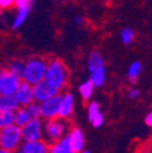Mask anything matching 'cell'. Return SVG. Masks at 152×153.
<instances>
[{"mask_svg":"<svg viewBox=\"0 0 152 153\" xmlns=\"http://www.w3.org/2000/svg\"><path fill=\"white\" fill-rule=\"evenodd\" d=\"M44 80L52 86L57 88L60 91L63 90L68 83V71L66 68V65L59 59L48 60Z\"/></svg>","mask_w":152,"mask_h":153,"instance_id":"cell-1","label":"cell"},{"mask_svg":"<svg viewBox=\"0 0 152 153\" xmlns=\"http://www.w3.org/2000/svg\"><path fill=\"white\" fill-rule=\"evenodd\" d=\"M46 66H48V59H44V57L40 56L32 57L27 62H25L22 80L31 85H35L37 83L44 80Z\"/></svg>","mask_w":152,"mask_h":153,"instance_id":"cell-2","label":"cell"},{"mask_svg":"<svg viewBox=\"0 0 152 153\" xmlns=\"http://www.w3.org/2000/svg\"><path fill=\"white\" fill-rule=\"evenodd\" d=\"M88 69L90 74V80L95 88H101L106 82V67L104 57L100 52L92 51L88 59Z\"/></svg>","mask_w":152,"mask_h":153,"instance_id":"cell-3","label":"cell"},{"mask_svg":"<svg viewBox=\"0 0 152 153\" xmlns=\"http://www.w3.org/2000/svg\"><path fill=\"white\" fill-rule=\"evenodd\" d=\"M23 142L21 128L16 124L5 126L0 129V147L9 149L11 152H16L20 149Z\"/></svg>","mask_w":152,"mask_h":153,"instance_id":"cell-4","label":"cell"},{"mask_svg":"<svg viewBox=\"0 0 152 153\" xmlns=\"http://www.w3.org/2000/svg\"><path fill=\"white\" fill-rule=\"evenodd\" d=\"M68 130V123L66 119H62L60 117L49 119L44 126V135L46 137V142L55 143L59 142L63 136H66Z\"/></svg>","mask_w":152,"mask_h":153,"instance_id":"cell-5","label":"cell"},{"mask_svg":"<svg viewBox=\"0 0 152 153\" xmlns=\"http://www.w3.org/2000/svg\"><path fill=\"white\" fill-rule=\"evenodd\" d=\"M21 79L11 74L7 68L0 67V95H13Z\"/></svg>","mask_w":152,"mask_h":153,"instance_id":"cell-6","label":"cell"},{"mask_svg":"<svg viewBox=\"0 0 152 153\" xmlns=\"http://www.w3.org/2000/svg\"><path fill=\"white\" fill-rule=\"evenodd\" d=\"M23 141H37L43 139V123L40 118H32L21 128Z\"/></svg>","mask_w":152,"mask_h":153,"instance_id":"cell-7","label":"cell"},{"mask_svg":"<svg viewBox=\"0 0 152 153\" xmlns=\"http://www.w3.org/2000/svg\"><path fill=\"white\" fill-rule=\"evenodd\" d=\"M40 103V113H42V118L49 120L59 117L60 113V103H61V94H57L55 96L39 102Z\"/></svg>","mask_w":152,"mask_h":153,"instance_id":"cell-8","label":"cell"},{"mask_svg":"<svg viewBox=\"0 0 152 153\" xmlns=\"http://www.w3.org/2000/svg\"><path fill=\"white\" fill-rule=\"evenodd\" d=\"M33 86V96H34V101L37 102H43L55 95L60 94V90L57 88L52 86L51 84H49L45 80H42L39 83H37Z\"/></svg>","mask_w":152,"mask_h":153,"instance_id":"cell-9","label":"cell"},{"mask_svg":"<svg viewBox=\"0 0 152 153\" xmlns=\"http://www.w3.org/2000/svg\"><path fill=\"white\" fill-rule=\"evenodd\" d=\"M15 99L17 100L18 105L27 107L29 103H32L34 101V96H33V86L26 82H23L21 79L20 84H18L15 94H13Z\"/></svg>","mask_w":152,"mask_h":153,"instance_id":"cell-10","label":"cell"},{"mask_svg":"<svg viewBox=\"0 0 152 153\" xmlns=\"http://www.w3.org/2000/svg\"><path fill=\"white\" fill-rule=\"evenodd\" d=\"M50 143L45 140H37V141H23L20 151L22 153H49Z\"/></svg>","mask_w":152,"mask_h":153,"instance_id":"cell-11","label":"cell"},{"mask_svg":"<svg viewBox=\"0 0 152 153\" xmlns=\"http://www.w3.org/2000/svg\"><path fill=\"white\" fill-rule=\"evenodd\" d=\"M74 111V97L71 92H65L61 95V103H60V113L59 117L68 120Z\"/></svg>","mask_w":152,"mask_h":153,"instance_id":"cell-12","label":"cell"},{"mask_svg":"<svg viewBox=\"0 0 152 153\" xmlns=\"http://www.w3.org/2000/svg\"><path fill=\"white\" fill-rule=\"evenodd\" d=\"M68 139L71 142V146L75 153H80L84 149L85 145V139H84V134L79 128H72L68 131Z\"/></svg>","mask_w":152,"mask_h":153,"instance_id":"cell-13","label":"cell"},{"mask_svg":"<svg viewBox=\"0 0 152 153\" xmlns=\"http://www.w3.org/2000/svg\"><path fill=\"white\" fill-rule=\"evenodd\" d=\"M20 105L13 95H0V111L15 112Z\"/></svg>","mask_w":152,"mask_h":153,"instance_id":"cell-14","label":"cell"},{"mask_svg":"<svg viewBox=\"0 0 152 153\" xmlns=\"http://www.w3.org/2000/svg\"><path fill=\"white\" fill-rule=\"evenodd\" d=\"M32 119V116L29 111L27 109V107H23V106H20L16 111H15V124L17 126L22 128L23 125H26L29 120Z\"/></svg>","mask_w":152,"mask_h":153,"instance_id":"cell-15","label":"cell"},{"mask_svg":"<svg viewBox=\"0 0 152 153\" xmlns=\"http://www.w3.org/2000/svg\"><path fill=\"white\" fill-rule=\"evenodd\" d=\"M29 11H31V7H17V13H16V17L13 18V22H12V28L13 29H17L20 28L27 20V17L29 15Z\"/></svg>","mask_w":152,"mask_h":153,"instance_id":"cell-16","label":"cell"},{"mask_svg":"<svg viewBox=\"0 0 152 153\" xmlns=\"http://www.w3.org/2000/svg\"><path fill=\"white\" fill-rule=\"evenodd\" d=\"M94 89H95V85L90 79L85 80L84 83H82L79 85V94H80V96H82V99L84 101H89L91 99Z\"/></svg>","mask_w":152,"mask_h":153,"instance_id":"cell-17","label":"cell"},{"mask_svg":"<svg viewBox=\"0 0 152 153\" xmlns=\"http://www.w3.org/2000/svg\"><path fill=\"white\" fill-rule=\"evenodd\" d=\"M142 72V63L139 61H134L128 68V78L131 83H136L139 75Z\"/></svg>","mask_w":152,"mask_h":153,"instance_id":"cell-18","label":"cell"},{"mask_svg":"<svg viewBox=\"0 0 152 153\" xmlns=\"http://www.w3.org/2000/svg\"><path fill=\"white\" fill-rule=\"evenodd\" d=\"M23 69H25V62L21 61V60H13L9 63V67H7V71L18 76L20 79H22V74H23Z\"/></svg>","mask_w":152,"mask_h":153,"instance_id":"cell-19","label":"cell"},{"mask_svg":"<svg viewBox=\"0 0 152 153\" xmlns=\"http://www.w3.org/2000/svg\"><path fill=\"white\" fill-rule=\"evenodd\" d=\"M15 124V112L0 111V129Z\"/></svg>","mask_w":152,"mask_h":153,"instance_id":"cell-20","label":"cell"},{"mask_svg":"<svg viewBox=\"0 0 152 153\" xmlns=\"http://www.w3.org/2000/svg\"><path fill=\"white\" fill-rule=\"evenodd\" d=\"M134 36H135V33L134 30H133L131 28L127 27V28H123L121 30V40L124 45H129L133 43V40H134Z\"/></svg>","mask_w":152,"mask_h":153,"instance_id":"cell-21","label":"cell"},{"mask_svg":"<svg viewBox=\"0 0 152 153\" xmlns=\"http://www.w3.org/2000/svg\"><path fill=\"white\" fill-rule=\"evenodd\" d=\"M57 145H59V148H60V151H61L62 153H75V152L73 151L72 146H71V142H69V139H68L67 135L63 136V137L57 142Z\"/></svg>","mask_w":152,"mask_h":153,"instance_id":"cell-22","label":"cell"},{"mask_svg":"<svg viewBox=\"0 0 152 153\" xmlns=\"http://www.w3.org/2000/svg\"><path fill=\"white\" fill-rule=\"evenodd\" d=\"M100 113H101V111L99 108V105L96 102H90V105L88 106V118H89V120L92 122Z\"/></svg>","mask_w":152,"mask_h":153,"instance_id":"cell-23","label":"cell"},{"mask_svg":"<svg viewBox=\"0 0 152 153\" xmlns=\"http://www.w3.org/2000/svg\"><path fill=\"white\" fill-rule=\"evenodd\" d=\"M27 109L29 111L32 118H42V113H40V103L33 101L27 106Z\"/></svg>","mask_w":152,"mask_h":153,"instance_id":"cell-24","label":"cell"},{"mask_svg":"<svg viewBox=\"0 0 152 153\" xmlns=\"http://www.w3.org/2000/svg\"><path fill=\"white\" fill-rule=\"evenodd\" d=\"M34 0H15L16 7H32Z\"/></svg>","mask_w":152,"mask_h":153,"instance_id":"cell-25","label":"cell"},{"mask_svg":"<svg viewBox=\"0 0 152 153\" xmlns=\"http://www.w3.org/2000/svg\"><path fill=\"white\" fill-rule=\"evenodd\" d=\"M104 122H105V118H104V114L102 113H100L99 116L95 118L92 122H91V124H92V126L94 128H100L102 124H104Z\"/></svg>","mask_w":152,"mask_h":153,"instance_id":"cell-26","label":"cell"},{"mask_svg":"<svg viewBox=\"0 0 152 153\" xmlns=\"http://www.w3.org/2000/svg\"><path fill=\"white\" fill-rule=\"evenodd\" d=\"M139 96H140V91H139V89H136V88H131V89L128 90V97H129L130 100L138 99Z\"/></svg>","mask_w":152,"mask_h":153,"instance_id":"cell-27","label":"cell"},{"mask_svg":"<svg viewBox=\"0 0 152 153\" xmlns=\"http://www.w3.org/2000/svg\"><path fill=\"white\" fill-rule=\"evenodd\" d=\"M13 4H15V0H0V7L3 10L12 6Z\"/></svg>","mask_w":152,"mask_h":153,"instance_id":"cell-28","label":"cell"},{"mask_svg":"<svg viewBox=\"0 0 152 153\" xmlns=\"http://www.w3.org/2000/svg\"><path fill=\"white\" fill-rule=\"evenodd\" d=\"M49 153H62L59 148V145L57 142L55 143H50V147H49Z\"/></svg>","mask_w":152,"mask_h":153,"instance_id":"cell-29","label":"cell"},{"mask_svg":"<svg viewBox=\"0 0 152 153\" xmlns=\"http://www.w3.org/2000/svg\"><path fill=\"white\" fill-rule=\"evenodd\" d=\"M145 122H146V125H147V126L152 128V111H151V112L147 114V116H146Z\"/></svg>","mask_w":152,"mask_h":153,"instance_id":"cell-30","label":"cell"},{"mask_svg":"<svg viewBox=\"0 0 152 153\" xmlns=\"http://www.w3.org/2000/svg\"><path fill=\"white\" fill-rule=\"evenodd\" d=\"M74 22H75V25H82V23H83V18H82L80 16H75Z\"/></svg>","mask_w":152,"mask_h":153,"instance_id":"cell-31","label":"cell"},{"mask_svg":"<svg viewBox=\"0 0 152 153\" xmlns=\"http://www.w3.org/2000/svg\"><path fill=\"white\" fill-rule=\"evenodd\" d=\"M0 153H13V152H11V151H9V149H5V148H1V147H0Z\"/></svg>","mask_w":152,"mask_h":153,"instance_id":"cell-32","label":"cell"},{"mask_svg":"<svg viewBox=\"0 0 152 153\" xmlns=\"http://www.w3.org/2000/svg\"><path fill=\"white\" fill-rule=\"evenodd\" d=\"M80 153H90V152H89V151H86V149H83Z\"/></svg>","mask_w":152,"mask_h":153,"instance_id":"cell-33","label":"cell"},{"mask_svg":"<svg viewBox=\"0 0 152 153\" xmlns=\"http://www.w3.org/2000/svg\"><path fill=\"white\" fill-rule=\"evenodd\" d=\"M140 153H151L150 151H142V152H140Z\"/></svg>","mask_w":152,"mask_h":153,"instance_id":"cell-34","label":"cell"},{"mask_svg":"<svg viewBox=\"0 0 152 153\" xmlns=\"http://www.w3.org/2000/svg\"><path fill=\"white\" fill-rule=\"evenodd\" d=\"M13 153H22V152H21L20 149H17V151H16V152H13Z\"/></svg>","mask_w":152,"mask_h":153,"instance_id":"cell-35","label":"cell"},{"mask_svg":"<svg viewBox=\"0 0 152 153\" xmlns=\"http://www.w3.org/2000/svg\"><path fill=\"white\" fill-rule=\"evenodd\" d=\"M1 12H3V9H1V7H0V15H1Z\"/></svg>","mask_w":152,"mask_h":153,"instance_id":"cell-36","label":"cell"}]
</instances>
